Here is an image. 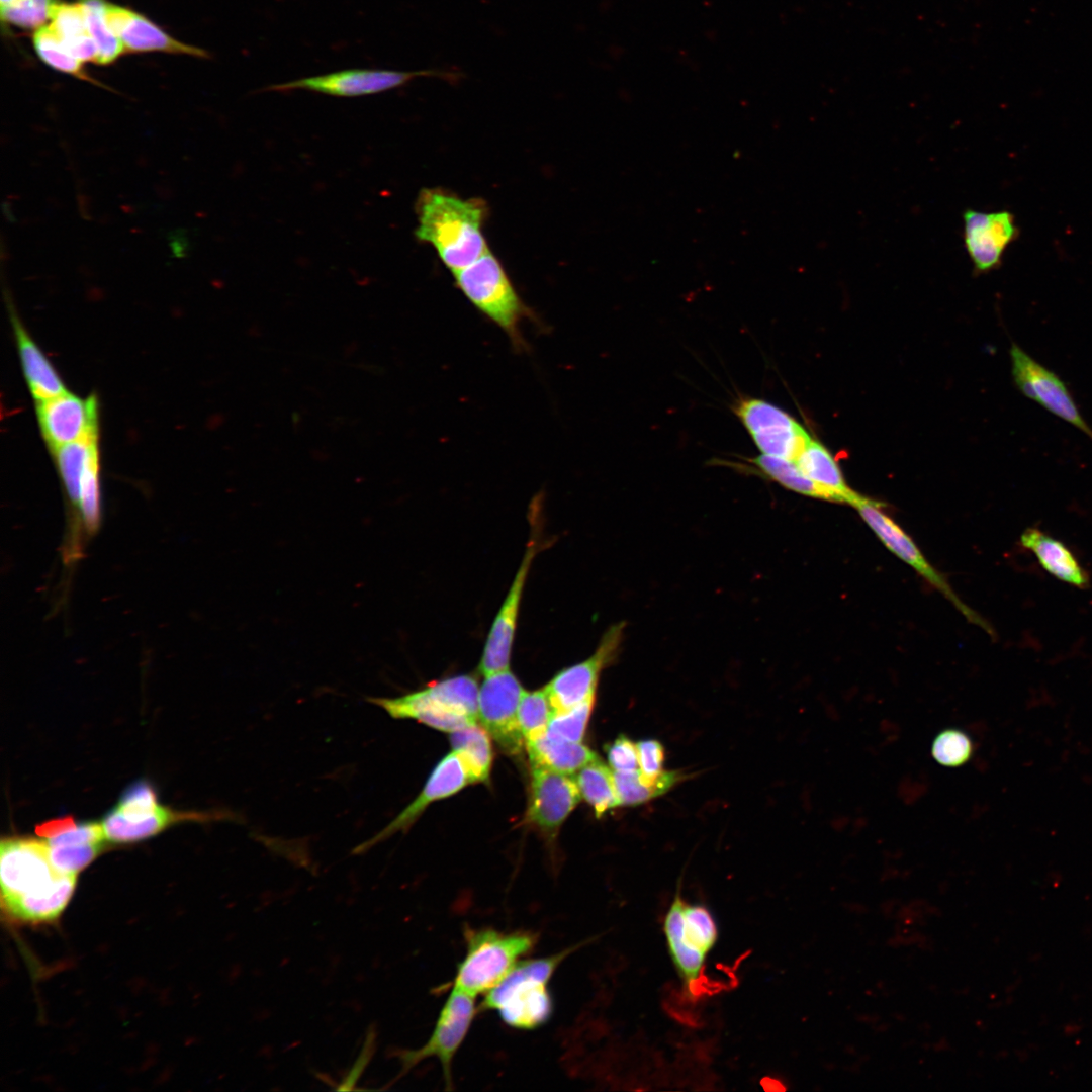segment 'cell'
Returning a JSON list of instances; mask_svg holds the SVG:
<instances>
[{
    "label": "cell",
    "mask_w": 1092,
    "mask_h": 1092,
    "mask_svg": "<svg viewBox=\"0 0 1092 1092\" xmlns=\"http://www.w3.org/2000/svg\"><path fill=\"white\" fill-rule=\"evenodd\" d=\"M77 876L58 871L46 841L7 838L0 844L1 906L10 921H55L72 898Z\"/></svg>",
    "instance_id": "cell-1"
},
{
    "label": "cell",
    "mask_w": 1092,
    "mask_h": 1092,
    "mask_svg": "<svg viewBox=\"0 0 1092 1092\" xmlns=\"http://www.w3.org/2000/svg\"><path fill=\"white\" fill-rule=\"evenodd\" d=\"M487 212L480 198L464 199L441 188H424L416 201L415 235L430 244L453 273L488 250L482 232Z\"/></svg>",
    "instance_id": "cell-2"
},
{
    "label": "cell",
    "mask_w": 1092,
    "mask_h": 1092,
    "mask_svg": "<svg viewBox=\"0 0 1092 1092\" xmlns=\"http://www.w3.org/2000/svg\"><path fill=\"white\" fill-rule=\"evenodd\" d=\"M575 949L569 947L551 956L521 960L486 992L481 1008L495 1011L512 1028L541 1027L549 1021L554 1009L549 982L558 966Z\"/></svg>",
    "instance_id": "cell-3"
},
{
    "label": "cell",
    "mask_w": 1092,
    "mask_h": 1092,
    "mask_svg": "<svg viewBox=\"0 0 1092 1092\" xmlns=\"http://www.w3.org/2000/svg\"><path fill=\"white\" fill-rule=\"evenodd\" d=\"M479 688L471 675L432 682L396 698H368L394 719H413L432 728L454 732L476 723Z\"/></svg>",
    "instance_id": "cell-4"
},
{
    "label": "cell",
    "mask_w": 1092,
    "mask_h": 1092,
    "mask_svg": "<svg viewBox=\"0 0 1092 1092\" xmlns=\"http://www.w3.org/2000/svg\"><path fill=\"white\" fill-rule=\"evenodd\" d=\"M455 283L477 310L497 326L517 350L527 348L522 324L533 320L498 259L489 251L453 272Z\"/></svg>",
    "instance_id": "cell-5"
},
{
    "label": "cell",
    "mask_w": 1092,
    "mask_h": 1092,
    "mask_svg": "<svg viewBox=\"0 0 1092 1092\" xmlns=\"http://www.w3.org/2000/svg\"><path fill=\"white\" fill-rule=\"evenodd\" d=\"M466 951L457 965L451 987L473 997L495 986L534 948L538 936L533 931H502L467 927Z\"/></svg>",
    "instance_id": "cell-6"
},
{
    "label": "cell",
    "mask_w": 1092,
    "mask_h": 1092,
    "mask_svg": "<svg viewBox=\"0 0 1092 1092\" xmlns=\"http://www.w3.org/2000/svg\"><path fill=\"white\" fill-rule=\"evenodd\" d=\"M662 925L671 963L684 986L693 991L718 941L717 921L707 906L689 902L676 894Z\"/></svg>",
    "instance_id": "cell-7"
},
{
    "label": "cell",
    "mask_w": 1092,
    "mask_h": 1092,
    "mask_svg": "<svg viewBox=\"0 0 1092 1092\" xmlns=\"http://www.w3.org/2000/svg\"><path fill=\"white\" fill-rule=\"evenodd\" d=\"M418 77H434L455 82L462 78V73L446 69L399 71L357 68L273 84L266 87L265 90L288 91L300 89L338 97H358L401 87Z\"/></svg>",
    "instance_id": "cell-8"
},
{
    "label": "cell",
    "mask_w": 1092,
    "mask_h": 1092,
    "mask_svg": "<svg viewBox=\"0 0 1092 1092\" xmlns=\"http://www.w3.org/2000/svg\"><path fill=\"white\" fill-rule=\"evenodd\" d=\"M474 997L451 988L427 1042L416 1050L397 1051L400 1072L397 1079L427 1058L439 1060L447 1089H452V1062L476 1015Z\"/></svg>",
    "instance_id": "cell-9"
},
{
    "label": "cell",
    "mask_w": 1092,
    "mask_h": 1092,
    "mask_svg": "<svg viewBox=\"0 0 1092 1092\" xmlns=\"http://www.w3.org/2000/svg\"><path fill=\"white\" fill-rule=\"evenodd\" d=\"M1009 354L1012 377L1018 390L1092 440V427L1081 415L1062 378L1015 343L1011 344Z\"/></svg>",
    "instance_id": "cell-10"
},
{
    "label": "cell",
    "mask_w": 1092,
    "mask_h": 1092,
    "mask_svg": "<svg viewBox=\"0 0 1092 1092\" xmlns=\"http://www.w3.org/2000/svg\"><path fill=\"white\" fill-rule=\"evenodd\" d=\"M484 677L479 689L478 718L504 752L517 755L525 742L518 720L525 690L510 669Z\"/></svg>",
    "instance_id": "cell-11"
},
{
    "label": "cell",
    "mask_w": 1092,
    "mask_h": 1092,
    "mask_svg": "<svg viewBox=\"0 0 1092 1092\" xmlns=\"http://www.w3.org/2000/svg\"><path fill=\"white\" fill-rule=\"evenodd\" d=\"M625 628V622L610 626L587 659L564 668L544 688L554 712L568 710L596 696L601 672L620 652Z\"/></svg>",
    "instance_id": "cell-12"
},
{
    "label": "cell",
    "mask_w": 1092,
    "mask_h": 1092,
    "mask_svg": "<svg viewBox=\"0 0 1092 1092\" xmlns=\"http://www.w3.org/2000/svg\"><path fill=\"white\" fill-rule=\"evenodd\" d=\"M531 519L534 532L511 587L493 620L483 648L478 670L484 676L509 669L510 666L524 587L531 564L538 550H540L536 535V518L533 511Z\"/></svg>",
    "instance_id": "cell-13"
},
{
    "label": "cell",
    "mask_w": 1092,
    "mask_h": 1092,
    "mask_svg": "<svg viewBox=\"0 0 1092 1092\" xmlns=\"http://www.w3.org/2000/svg\"><path fill=\"white\" fill-rule=\"evenodd\" d=\"M878 500L861 496L853 506L862 520L881 541L899 558L912 566L929 583L946 596L972 622L987 629L988 625L956 596L946 580L927 562L920 549L903 529L882 509Z\"/></svg>",
    "instance_id": "cell-14"
},
{
    "label": "cell",
    "mask_w": 1092,
    "mask_h": 1092,
    "mask_svg": "<svg viewBox=\"0 0 1092 1092\" xmlns=\"http://www.w3.org/2000/svg\"><path fill=\"white\" fill-rule=\"evenodd\" d=\"M41 433L54 450L62 445L97 439V402L94 396L82 399L67 391L38 401Z\"/></svg>",
    "instance_id": "cell-15"
},
{
    "label": "cell",
    "mask_w": 1092,
    "mask_h": 1092,
    "mask_svg": "<svg viewBox=\"0 0 1092 1092\" xmlns=\"http://www.w3.org/2000/svg\"><path fill=\"white\" fill-rule=\"evenodd\" d=\"M468 784H472L470 776L453 750L436 765L418 797L382 830L360 843L353 853H363L393 834L405 832L432 802L454 795Z\"/></svg>",
    "instance_id": "cell-16"
},
{
    "label": "cell",
    "mask_w": 1092,
    "mask_h": 1092,
    "mask_svg": "<svg viewBox=\"0 0 1092 1092\" xmlns=\"http://www.w3.org/2000/svg\"><path fill=\"white\" fill-rule=\"evenodd\" d=\"M574 779L564 774L532 766L527 819L543 833L554 835L580 801Z\"/></svg>",
    "instance_id": "cell-17"
},
{
    "label": "cell",
    "mask_w": 1092,
    "mask_h": 1092,
    "mask_svg": "<svg viewBox=\"0 0 1092 1092\" xmlns=\"http://www.w3.org/2000/svg\"><path fill=\"white\" fill-rule=\"evenodd\" d=\"M963 220L965 247L975 270L986 273L997 268L1004 251L1018 235L1013 215L1008 211L967 209Z\"/></svg>",
    "instance_id": "cell-18"
},
{
    "label": "cell",
    "mask_w": 1092,
    "mask_h": 1092,
    "mask_svg": "<svg viewBox=\"0 0 1092 1092\" xmlns=\"http://www.w3.org/2000/svg\"><path fill=\"white\" fill-rule=\"evenodd\" d=\"M105 17L125 52H163L209 58L206 51L173 38L133 10L107 3Z\"/></svg>",
    "instance_id": "cell-19"
},
{
    "label": "cell",
    "mask_w": 1092,
    "mask_h": 1092,
    "mask_svg": "<svg viewBox=\"0 0 1092 1092\" xmlns=\"http://www.w3.org/2000/svg\"><path fill=\"white\" fill-rule=\"evenodd\" d=\"M1020 544L1032 552L1041 567L1057 579L1081 589L1090 586L1089 574L1062 541L1038 528L1030 527L1021 534Z\"/></svg>",
    "instance_id": "cell-20"
},
{
    "label": "cell",
    "mask_w": 1092,
    "mask_h": 1092,
    "mask_svg": "<svg viewBox=\"0 0 1092 1092\" xmlns=\"http://www.w3.org/2000/svg\"><path fill=\"white\" fill-rule=\"evenodd\" d=\"M795 462L807 477L828 490L835 502L854 506L862 496L848 487L832 454L818 440L810 438Z\"/></svg>",
    "instance_id": "cell-21"
},
{
    "label": "cell",
    "mask_w": 1092,
    "mask_h": 1092,
    "mask_svg": "<svg viewBox=\"0 0 1092 1092\" xmlns=\"http://www.w3.org/2000/svg\"><path fill=\"white\" fill-rule=\"evenodd\" d=\"M526 748L532 766L564 775L573 774L600 757L580 742H570L544 733L527 741Z\"/></svg>",
    "instance_id": "cell-22"
},
{
    "label": "cell",
    "mask_w": 1092,
    "mask_h": 1092,
    "mask_svg": "<svg viewBox=\"0 0 1092 1092\" xmlns=\"http://www.w3.org/2000/svg\"><path fill=\"white\" fill-rule=\"evenodd\" d=\"M13 325L24 375L33 397L46 400L66 391L60 377L17 318Z\"/></svg>",
    "instance_id": "cell-23"
},
{
    "label": "cell",
    "mask_w": 1092,
    "mask_h": 1092,
    "mask_svg": "<svg viewBox=\"0 0 1092 1092\" xmlns=\"http://www.w3.org/2000/svg\"><path fill=\"white\" fill-rule=\"evenodd\" d=\"M50 26L64 47L81 62L97 60V47L87 27L82 6L59 1L55 6Z\"/></svg>",
    "instance_id": "cell-24"
},
{
    "label": "cell",
    "mask_w": 1092,
    "mask_h": 1092,
    "mask_svg": "<svg viewBox=\"0 0 1092 1092\" xmlns=\"http://www.w3.org/2000/svg\"><path fill=\"white\" fill-rule=\"evenodd\" d=\"M60 476L72 508L73 530L78 513L80 486L87 467L98 459L97 439H88L62 445L54 449Z\"/></svg>",
    "instance_id": "cell-25"
},
{
    "label": "cell",
    "mask_w": 1092,
    "mask_h": 1092,
    "mask_svg": "<svg viewBox=\"0 0 1092 1092\" xmlns=\"http://www.w3.org/2000/svg\"><path fill=\"white\" fill-rule=\"evenodd\" d=\"M488 732L476 723L451 732L453 750L460 756L472 784L485 782L492 764V748Z\"/></svg>",
    "instance_id": "cell-26"
},
{
    "label": "cell",
    "mask_w": 1092,
    "mask_h": 1092,
    "mask_svg": "<svg viewBox=\"0 0 1092 1092\" xmlns=\"http://www.w3.org/2000/svg\"><path fill=\"white\" fill-rule=\"evenodd\" d=\"M619 805L636 806L668 792L686 777L679 771H662L655 780L644 778L639 769L614 771Z\"/></svg>",
    "instance_id": "cell-27"
},
{
    "label": "cell",
    "mask_w": 1092,
    "mask_h": 1092,
    "mask_svg": "<svg viewBox=\"0 0 1092 1092\" xmlns=\"http://www.w3.org/2000/svg\"><path fill=\"white\" fill-rule=\"evenodd\" d=\"M162 807L154 815L138 821L124 818L115 808L108 812L101 822L106 840L112 842H132L151 837L174 821L184 818Z\"/></svg>",
    "instance_id": "cell-28"
},
{
    "label": "cell",
    "mask_w": 1092,
    "mask_h": 1092,
    "mask_svg": "<svg viewBox=\"0 0 1092 1092\" xmlns=\"http://www.w3.org/2000/svg\"><path fill=\"white\" fill-rule=\"evenodd\" d=\"M749 462L763 476L787 489L806 496L835 502L834 496L828 490L807 477L793 460L762 454Z\"/></svg>",
    "instance_id": "cell-29"
},
{
    "label": "cell",
    "mask_w": 1092,
    "mask_h": 1092,
    "mask_svg": "<svg viewBox=\"0 0 1092 1092\" xmlns=\"http://www.w3.org/2000/svg\"><path fill=\"white\" fill-rule=\"evenodd\" d=\"M574 781L581 797L593 807L598 818L620 806L614 776L600 759L580 768Z\"/></svg>",
    "instance_id": "cell-30"
},
{
    "label": "cell",
    "mask_w": 1092,
    "mask_h": 1092,
    "mask_svg": "<svg viewBox=\"0 0 1092 1092\" xmlns=\"http://www.w3.org/2000/svg\"><path fill=\"white\" fill-rule=\"evenodd\" d=\"M735 414L751 437L754 435L778 432L799 425V423L785 411L767 401L757 398L741 399L736 405Z\"/></svg>",
    "instance_id": "cell-31"
},
{
    "label": "cell",
    "mask_w": 1092,
    "mask_h": 1092,
    "mask_svg": "<svg viewBox=\"0 0 1092 1092\" xmlns=\"http://www.w3.org/2000/svg\"><path fill=\"white\" fill-rule=\"evenodd\" d=\"M32 42L39 59L51 68L81 80L103 86L88 76L83 69V62L74 57L64 47L50 24L34 31Z\"/></svg>",
    "instance_id": "cell-32"
},
{
    "label": "cell",
    "mask_w": 1092,
    "mask_h": 1092,
    "mask_svg": "<svg viewBox=\"0 0 1092 1092\" xmlns=\"http://www.w3.org/2000/svg\"><path fill=\"white\" fill-rule=\"evenodd\" d=\"M78 2L82 6L87 27L97 47L96 64L113 63L125 51L107 24L105 17L107 2L104 0H79Z\"/></svg>",
    "instance_id": "cell-33"
},
{
    "label": "cell",
    "mask_w": 1092,
    "mask_h": 1092,
    "mask_svg": "<svg viewBox=\"0 0 1092 1092\" xmlns=\"http://www.w3.org/2000/svg\"><path fill=\"white\" fill-rule=\"evenodd\" d=\"M553 713L545 689L524 692L518 708V720L525 743L546 733Z\"/></svg>",
    "instance_id": "cell-34"
},
{
    "label": "cell",
    "mask_w": 1092,
    "mask_h": 1092,
    "mask_svg": "<svg viewBox=\"0 0 1092 1092\" xmlns=\"http://www.w3.org/2000/svg\"><path fill=\"white\" fill-rule=\"evenodd\" d=\"M595 697L565 711L554 712L546 733L557 739L580 742L594 707Z\"/></svg>",
    "instance_id": "cell-35"
},
{
    "label": "cell",
    "mask_w": 1092,
    "mask_h": 1092,
    "mask_svg": "<svg viewBox=\"0 0 1092 1092\" xmlns=\"http://www.w3.org/2000/svg\"><path fill=\"white\" fill-rule=\"evenodd\" d=\"M59 0H16L1 7V20L21 28L34 29L48 24Z\"/></svg>",
    "instance_id": "cell-36"
},
{
    "label": "cell",
    "mask_w": 1092,
    "mask_h": 1092,
    "mask_svg": "<svg viewBox=\"0 0 1092 1092\" xmlns=\"http://www.w3.org/2000/svg\"><path fill=\"white\" fill-rule=\"evenodd\" d=\"M931 753L938 763L957 767L971 758L973 744L965 732L949 728L936 735L932 742Z\"/></svg>",
    "instance_id": "cell-37"
},
{
    "label": "cell",
    "mask_w": 1092,
    "mask_h": 1092,
    "mask_svg": "<svg viewBox=\"0 0 1092 1092\" xmlns=\"http://www.w3.org/2000/svg\"><path fill=\"white\" fill-rule=\"evenodd\" d=\"M162 807L153 787L146 781H138L123 792L115 809L127 820L138 821L154 815Z\"/></svg>",
    "instance_id": "cell-38"
},
{
    "label": "cell",
    "mask_w": 1092,
    "mask_h": 1092,
    "mask_svg": "<svg viewBox=\"0 0 1092 1092\" xmlns=\"http://www.w3.org/2000/svg\"><path fill=\"white\" fill-rule=\"evenodd\" d=\"M48 845V844H47ZM102 844L49 846L53 866L65 874L77 875L98 855Z\"/></svg>",
    "instance_id": "cell-39"
},
{
    "label": "cell",
    "mask_w": 1092,
    "mask_h": 1092,
    "mask_svg": "<svg viewBox=\"0 0 1092 1092\" xmlns=\"http://www.w3.org/2000/svg\"><path fill=\"white\" fill-rule=\"evenodd\" d=\"M101 824L87 822L46 840L49 846L102 844L105 840Z\"/></svg>",
    "instance_id": "cell-40"
},
{
    "label": "cell",
    "mask_w": 1092,
    "mask_h": 1092,
    "mask_svg": "<svg viewBox=\"0 0 1092 1092\" xmlns=\"http://www.w3.org/2000/svg\"><path fill=\"white\" fill-rule=\"evenodd\" d=\"M605 749L608 762L614 771H630L639 768L636 744L627 736L620 735Z\"/></svg>",
    "instance_id": "cell-41"
},
{
    "label": "cell",
    "mask_w": 1092,
    "mask_h": 1092,
    "mask_svg": "<svg viewBox=\"0 0 1092 1092\" xmlns=\"http://www.w3.org/2000/svg\"><path fill=\"white\" fill-rule=\"evenodd\" d=\"M639 770L648 780H655L663 770L664 748L655 739H645L636 743Z\"/></svg>",
    "instance_id": "cell-42"
},
{
    "label": "cell",
    "mask_w": 1092,
    "mask_h": 1092,
    "mask_svg": "<svg viewBox=\"0 0 1092 1092\" xmlns=\"http://www.w3.org/2000/svg\"><path fill=\"white\" fill-rule=\"evenodd\" d=\"M77 824H75L72 817H65V818H61V819H55V820L49 821L47 823H43V824L37 826L36 827V833L39 836L46 837L48 839V838L55 837V836H57L59 834H62V833L66 832V831L72 829Z\"/></svg>",
    "instance_id": "cell-43"
},
{
    "label": "cell",
    "mask_w": 1092,
    "mask_h": 1092,
    "mask_svg": "<svg viewBox=\"0 0 1092 1092\" xmlns=\"http://www.w3.org/2000/svg\"><path fill=\"white\" fill-rule=\"evenodd\" d=\"M15 1H16V0H0V5H1V7H5V6H7V5H10V4H12V3H13V2H15Z\"/></svg>",
    "instance_id": "cell-44"
}]
</instances>
